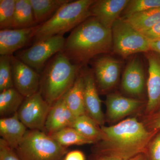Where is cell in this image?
Wrapping results in <instances>:
<instances>
[{
	"mask_svg": "<svg viewBox=\"0 0 160 160\" xmlns=\"http://www.w3.org/2000/svg\"><path fill=\"white\" fill-rule=\"evenodd\" d=\"M49 136L61 146L66 148L74 145L94 144L92 141L83 136L71 127H66Z\"/></svg>",
	"mask_w": 160,
	"mask_h": 160,
	"instance_id": "cell-25",
	"label": "cell"
},
{
	"mask_svg": "<svg viewBox=\"0 0 160 160\" xmlns=\"http://www.w3.org/2000/svg\"><path fill=\"white\" fill-rule=\"evenodd\" d=\"M80 134L95 143L104 138V134L101 126L89 117L84 114L76 118L71 126Z\"/></svg>",
	"mask_w": 160,
	"mask_h": 160,
	"instance_id": "cell-22",
	"label": "cell"
},
{
	"mask_svg": "<svg viewBox=\"0 0 160 160\" xmlns=\"http://www.w3.org/2000/svg\"><path fill=\"white\" fill-rule=\"evenodd\" d=\"M67 149L44 132L29 129L15 150L21 160H63Z\"/></svg>",
	"mask_w": 160,
	"mask_h": 160,
	"instance_id": "cell-5",
	"label": "cell"
},
{
	"mask_svg": "<svg viewBox=\"0 0 160 160\" xmlns=\"http://www.w3.org/2000/svg\"><path fill=\"white\" fill-rule=\"evenodd\" d=\"M145 76L141 60L133 58L129 62L123 73L122 87L126 93L138 96L143 93L145 86Z\"/></svg>",
	"mask_w": 160,
	"mask_h": 160,
	"instance_id": "cell-16",
	"label": "cell"
},
{
	"mask_svg": "<svg viewBox=\"0 0 160 160\" xmlns=\"http://www.w3.org/2000/svg\"><path fill=\"white\" fill-rule=\"evenodd\" d=\"M51 106L44 99L40 91L25 98L19 109L18 117L29 130L43 131Z\"/></svg>",
	"mask_w": 160,
	"mask_h": 160,
	"instance_id": "cell-8",
	"label": "cell"
},
{
	"mask_svg": "<svg viewBox=\"0 0 160 160\" xmlns=\"http://www.w3.org/2000/svg\"><path fill=\"white\" fill-rule=\"evenodd\" d=\"M150 51H154L160 54V40L149 42Z\"/></svg>",
	"mask_w": 160,
	"mask_h": 160,
	"instance_id": "cell-35",
	"label": "cell"
},
{
	"mask_svg": "<svg viewBox=\"0 0 160 160\" xmlns=\"http://www.w3.org/2000/svg\"><path fill=\"white\" fill-rule=\"evenodd\" d=\"M16 0H0V29H13Z\"/></svg>",
	"mask_w": 160,
	"mask_h": 160,
	"instance_id": "cell-28",
	"label": "cell"
},
{
	"mask_svg": "<svg viewBox=\"0 0 160 160\" xmlns=\"http://www.w3.org/2000/svg\"><path fill=\"white\" fill-rule=\"evenodd\" d=\"M38 26L35 21L30 0H16L13 29H23Z\"/></svg>",
	"mask_w": 160,
	"mask_h": 160,
	"instance_id": "cell-24",
	"label": "cell"
},
{
	"mask_svg": "<svg viewBox=\"0 0 160 160\" xmlns=\"http://www.w3.org/2000/svg\"><path fill=\"white\" fill-rule=\"evenodd\" d=\"M128 160H148L146 155L144 153H141L136 156L134 157L131 158Z\"/></svg>",
	"mask_w": 160,
	"mask_h": 160,
	"instance_id": "cell-36",
	"label": "cell"
},
{
	"mask_svg": "<svg viewBox=\"0 0 160 160\" xmlns=\"http://www.w3.org/2000/svg\"><path fill=\"white\" fill-rule=\"evenodd\" d=\"M25 98L14 87L0 93V115L2 118L16 113Z\"/></svg>",
	"mask_w": 160,
	"mask_h": 160,
	"instance_id": "cell-23",
	"label": "cell"
},
{
	"mask_svg": "<svg viewBox=\"0 0 160 160\" xmlns=\"http://www.w3.org/2000/svg\"><path fill=\"white\" fill-rule=\"evenodd\" d=\"M27 131V128L19 119L17 112L0 119L1 139L12 149L17 148Z\"/></svg>",
	"mask_w": 160,
	"mask_h": 160,
	"instance_id": "cell-18",
	"label": "cell"
},
{
	"mask_svg": "<svg viewBox=\"0 0 160 160\" xmlns=\"http://www.w3.org/2000/svg\"><path fill=\"white\" fill-rule=\"evenodd\" d=\"M111 30L112 49L123 57L150 51L149 41L122 19L115 22Z\"/></svg>",
	"mask_w": 160,
	"mask_h": 160,
	"instance_id": "cell-6",
	"label": "cell"
},
{
	"mask_svg": "<svg viewBox=\"0 0 160 160\" xmlns=\"http://www.w3.org/2000/svg\"><path fill=\"white\" fill-rule=\"evenodd\" d=\"M82 72L84 78V104L86 114L100 126H104L105 118L93 72L86 71Z\"/></svg>",
	"mask_w": 160,
	"mask_h": 160,
	"instance_id": "cell-12",
	"label": "cell"
},
{
	"mask_svg": "<svg viewBox=\"0 0 160 160\" xmlns=\"http://www.w3.org/2000/svg\"><path fill=\"white\" fill-rule=\"evenodd\" d=\"M63 160H86V157L82 152L75 150L67 152Z\"/></svg>",
	"mask_w": 160,
	"mask_h": 160,
	"instance_id": "cell-33",
	"label": "cell"
},
{
	"mask_svg": "<svg viewBox=\"0 0 160 160\" xmlns=\"http://www.w3.org/2000/svg\"><path fill=\"white\" fill-rule=\"evenodd\" d=\"M38 26L23 29L1 30L0 55H13L15 52L26 46L34 38Z\"/></svg>",
	"mask_w": 160,
	"mask_h": 160,
	"instance_id": "cell-13",
	"label": "cell"
},
{
	"mask_svg": "<svg viewBox=\"0 0 160 160\" xmlns=\"http://www.w3.org/2000/svg\"><path fill=\"white\" fill-rule=\"evenodd\" d=\"M80 66L75 65L64 54L52 58L41 77L39 91L50 106L63 97L73 86Z\"/></svg>",
	"mask_w": 160,
	"mask_h": 160,
	"instance_id": "cell-3",
	"label": "cell"
},
{
	"mask_svg": "<svg viewBox=\"0 0 160 160\" xmlns=\"http://www.w3.org/2000/svg\"><path fill=\"white\" fill-rule=\"evenodd\" d=\"M0 160H21L15 149L9 147L1 138L0 139Z\"/></svg>",
	"mask_w": 160,
	"mask_h": 160,
	"instance_id": "cell-31",
	"label": "cell"
},
{
	"mask_svg": "<svg viewBox=\"0 0 160 160\" xmlns=\"http://www.w3.org/2000/svg\"><path fill=\"white\" fill-rule=\"evenodd\" d=\"M101 128L104 138L94 144L92 154L114 157L122 160H128L145 153L150 141L159 131L149 130L136 118Z\"/></svg>",
	"mask_w": 160,
	"mask_h": 160,
	"instance_id": "cell-1",
	"label": "cell"
},
{
	"mask_svg": "<svg viewBox=\"0 0 160 160\" xmlns=\"http://www.w3.org/2000/svg\"><path fill=\"white\" fill-rule=\"evenodd\" d=\"M76 118L66 106L63 96L51 106L42 131L50 135L66 127H71Z\"/></svg>",
	"mask_w": 160,
	"mask_h": 160,
	"instance_id": "cell-17",
	"label": "cell"
},
{
	"mask_svg": "<svg viewBox=\"0 0 160 160\" xmlns=\"http://www.w3.org/2000/svg\"><path fill=\"white\" fill-rule=\"evenodd\" d=\"M89 160H122L121 159L109 156L92 154Z\"/></svg>",
	"mask_w": 160,
	"mask_h": 160,
	"instance_id": "cell-34",
	"label": "cell"
},
{
	"mask_svg": "<svg viewBox=\"0 0 160 160\" xmlns=\"http://www.w3.org/2000/svg\"><path fill=\"white\" fill-rule=\"evenodd\" d=\"M11 65L14 87L22 95L28 98L39 91V73L13 55Z\"/></svg>",
	"mask_w": 160,
	"mask_h": 160,
	"instance_id": "cell-9",
	"label": "cell"
},
{
	"mask_svg": "<svg viewBox=\"0 0 160 160\" xmlns=\"http://www.w3.org/2000/svg\"><path fill=\"white\" fill-rule=\"evenodd\" d=\"M93 73L98 90L106 92L114 88L118 82L121 63L112 57L102 56L93 62Z\"/></svg>",
	"mask_w": 160,
	"mask_h": 160,
	"instance_id": "cell-10",
	"label": "cell"
},
{
	"mask_svg": "<svg viewBox=\"0 0 160 160\" xmlns=\"http://www.w3.org/2000/svg\"><path fill=\"white\" fill-rule=\"evenodd\" d=\"M129 0H97L90 8L91 17L95 18L104 27L111 29L120 18Z\"/></svg>",
	"mask_w": 160,
	"mask_h": 160,
	"instance_id": "cell-15",
	"label": "cell"
},
{
	"mask_svg": "<svg viewBox=\"0 0 160 160\" xmlns=\"http://www.w3.org/2000/svg\"><path fill=\"white\" fill-rule=\"evenodd\" d=\"M82 72H79L73 86L64 96L66 106L76 118L86 114Z\"/></svg>",
	"mask_w": 160,
	"mask_h": 160,
	"instance_id": "cell-19",
	"label": "cell"
},
{
	"mask_svg": "<svg viewBox=\"0 0 160 160\" xmlns=\"http://www.w3.org/2000/svg\"><path fill=\"white\" fill-rule=\"evenodd\" d=\"M112 49L111 29L90 17L71 31L62 51L72 62L79 66L92 58Z\"/></svg>",
	"mask_w": 160,
	"mask_h": 160,
	"instance_id": "cell-2",
	"label": "cell"
},
{
	"mask_svg": "<svg viewBox=\"0 0 160 160\" xmlns=\"http://www.w3.org/2000/svg\"><path fill=\"white\" fill-rule=\"evenodd\" d=\"M66 40L62 35L52 37L33 43L16 57L39 73L49 59L63 51Z\"/></svg>",
	"mask_w": 160,
	"mask_h": 160,
	"instance_id": "cell-7",
	"label": "cell"
},
{
	"mask_svg": "<svg viewBox=\"0 0 160 160\" xmlns=\"http://www.w3.org/2000/svg\"><path fill=\"white\" fill-rule=\"evenodd\" d=\"M141 33L149 42L160 40V22Z\"/></svg>",
	"mask_w": 160,
	"mask_h": 160,
	"instance_id": "cell-32",
	"label": "cell"
},
{
	"mask_svg": "<svg viewBox=\"0 0 160 160\" xmlns=\"http://www.w3.org/2000/svg\"><path fill=\"white\" fill-rule=\"evenodd\" d=\"M142 123L150 130H160V109L154 113L145 116Z\"/></svg>",
	"mask_w": 160,
	"mask_h": 160,
	"instance_id": "cell-30",
	"label": "cell"
},
{
	"mask_svg": "<svg viewBox=\"0 0 160 160\" xmlns=\"http://www.w3.org/2000/svg\"><path fill=\"white\" fill-rule=\"evenodd\" d=\"M69 0H30L35 21L38 25L49 19L60 7Z\"/></svg>",
	"mask_w": 160,
	"mask_h": 160,
	"instance_id": "cell-20",
	"label": "cell"
},
{
	"mask_svg": "<svg viewBox=\"0 0 160 160\" xmlns=\"http://www.w3.org/2000/svg\"><path fill=\"white\" fill-rule=\"evenodd\" d=\"M106 104L107 120L115 122L138 111L144 106V102L118 93H112L107 95Z\"/></svg>",
	"mask_w": 160,
	"mask_h": 160,
	"instance_id": "cell-14",
	"label": "cell"
},
{
	"mask_svg": "<svg viewBox=\"0 0 160 160\" xmlns=\"http://www.w3.org/2000/svg\"><path fill=\"white\" fill-rule=\"evenodd\" d=\"M95 0L70 1L61 6L49 19L38 25L34 43L72 31L91 17L90 8Z\"/></svg>",
	"mask_w": 160,
	"mask_h": 160,
	"instance_id": "cell-4",
	"label": "cell"
},
{
	"mask_svg": "<svg viewBox=\"0 0 160 160\" xmlns=\"http://www.w3.org/2000/svg\"><path fill=\"white\" fill-rule=\"evenodd\" d=\"M14 87L11 56H0V92Z\"/></svg>",
	"mask_w": 160,
	"mask_h": 160,
	"instance_id": "cell-26",
	"label": "cell"
},
{
	"mask_svg": "<svg viewBox=\"0 0 160 160\" xmlns=\"http://www.w3.org/2000/svg\"><path fill=\"white\" fill-rule=\"evenodd\" d=\"M159 7L160 0H129L122 13L123 16L120 18H125L135 13Z\"/></svg>",
	"mask_w": 160,
	"mask_h": 160,
	"instance_id": "cell-27",
	"label": "cell"
},
{
	"mask_svg": "<svg viewBox=\"0 0 160 160\" xmlns=\"http://www.w3.org/2000/svg\"><path fill=\"white\" fill-rule=\"evenodd\" d=\"M122 19L136 30L142 32L160 22V7L135 13Z\"/></svg>",
	"mask_w": 160,
	"mask_h": 160,
	"instance_id": "cell-21",
	"label": "cell"
},
{
	"mask_svg": "<svg viewBox=\"0 0 160 160\" xmlns=\"http://www.w3.org/2000/svg\"><path fill=\"white\" fill-rule=\"evenodd\" d=\"M145 53L149 64L148 101L145 110V116H147L160 109V54L152 51Z\"/></svg>",
	"mask_w": 160,
	"mask_h": 160,
	"instance_id": "cell-11",
	"label": "cell"
},
{
	"mask_svg": "<svg viewBox=\"0 0 160 160\" xmlns=\"http://www.w3.org/2000/svg\"><path fill=\"white\" fill-rule=\"evenodd\" d=\"M144 153L148 160H160V130L151 140Z\"/></svg>",
	"mask_w": 160,
	"mask_h": 160,
	"instance_id": "cell-29",
	"label": "cell"
}]
</instances>
